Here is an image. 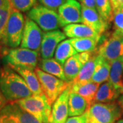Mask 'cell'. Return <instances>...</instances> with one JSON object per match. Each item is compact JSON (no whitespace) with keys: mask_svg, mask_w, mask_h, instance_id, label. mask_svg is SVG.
<instances>
[{"mask_svg":"<svg viewBox=\"0 0 123 123\" xmlns=\"http://www.w3.org/2000/svg\"><path fill=\"white\" fill-rule=\"evenodd\" d=\"M15 102L42 123L47 122L51 114V105L44 94L40 95L33 94Z\"/></svg>","mask_w":123,"mask_h":123,"instance_id":"3","label":"cell"},{"mask_svg":"<svg viewBox=\"0 0 123 123\" xmlns=\"http://www.w3.org/2000/svg\"><path fill=\"white\" fill-rule=\"evenodd\" d=\"M118 105L119 107H120V109L122 110V111L123 112V95H122L121 97H120L118 98Z\"/></svg>","mask_w":123,"mask_h":123,"instance_id":"36","label":"cell"},{"mask_svg":"<svg viewBox=\"0 0 123 123\" xmlns=\"http://www.w3.org/2000/svg\"><path fill=\"white\" fill-rule=\"evenodd\" d=\"M34 70L39 79L43 92L51 105L68 87L70 84L55 76L49 75L40 70L39 68H36Z\"/></svg>","mask_w":123,"mask_h":123,"instance_id":"5","label":"cell"},{"mask_svg":"<svg viewBox=\"0 0 123 123\" xmlns=\"http://www.w3.org/2000/svg\"><path fill=\"white\" fill-rule=\"evenodd\" d=\"M70 40L76 51L79 53L97 51V45L101 41V40L94 38H71Z\"/></svg>","mask_w":123,"mask_h":123,"instance_id":"26","label":"cell"},{"mask_svg":"<svg viewBox=\"0 0 123 123\" xmlns=\"http://www.w3.org/2000/svg\"><path fill=\"white\" fill-rule=\"evenodd\" d=\"M100 55L97 53V51L86 63L82 66L78 75L70 84H86L91 81V79L96 69Z\"/></svg>","mask_w":123,"mask_h":123,"instance_id":"17","label":"cell"},{"mask_svg":"<svg viewBox=\"0 0 123 123\" xmlns=\"http://www.w3.org/2000/svg\"><path fill=\"white\" fill-rule=\"evenodd\" d=\"M79 1L81 5V6H84L88 8L97 10L96 0H79Z\"/></svg>","mask_w":123,"mask_h":123,"instance_id":"34","label":"cell"},{"mask_svg":"<svg viewBox=\"0 0 123 123\" xmlns=\"http://www.w3.org/2000/svg\"><path fill=\"white\" fill-rule=\"evenodd\" d=\"M62 27L82 23V7L76 0H66L57 10Z\"/></svg>","mask_w":123,"mask_h":123,"instance_id":"11","label":"cell"},{"mask_svg":"<svg viewBox=\"0 0 123 123\" xmlns=\"http://www.w3.org/2000/svg\"><path fill=\"white\" fill-rule=\"evenodd\" d=\"M116 123H123V119L118 120V122H117Z\"/></svg>","mask_w":123,"mask_h":123,"instance_id":"38","label":"cell"},{"mask_svg":"<svg viewBox=\"0 0 123 123\" xmlns=\"http://www.w3.org/2000/svg\"><path fill=\"white\" fill-rule=\"evenodd\" d=\"M115 30L123 32V10H119L113 14V20Z\"/></svg>","mask_w":123,"mask_h":123,"instance_id":"31","label":"cell"},{"mask_svg":"<svg viewBox=\"0 0 123 123\" xmlns=\"http://www.w3.org/2000/svg\"><path fill=\"white\" fill-rule=\"evenodd\" d=\"M97 10L103 19L110 23L113 20V12L110 0H96Z\"/></svg>","mask_w":123,"mask_h":123,"instance_id":"27","label":"cell"},{"mask_svg":"<svg viewBox=\"0 0 123 123\" xmlns=\"http://www.w3.org/2000/svg\"><path fill=\"white\" fill-rule=\"evenodd\" d=\"M77 54L70 43V39L64 40L57 46L54 54L55 59L62 65L64 64L70 57Z\"/></svg>","mask_w":123,"mask_h":123,"instance_id":"25","label":"cell"},{"mask_svg":"<svg viewBox=\"0 0 123 123\" xmlns=\"http://www.w3.org/2000/svg\"><path fill=\"white\" fill-rule=\"evenodd\" d=\"M19 75L22 77L25 80V83L30 88L31 92L34 95H40L43 92L41 88L38 77L36 73L35 70L30 69L27 68L18 67V66H10Z\"/></svg>","mask_w":123,"mask_h":123,"instance_id":"16","label":"cell"},{"mask_svg":"<svg viewBox=\"0 0 123 123\" xmlns=\"http://www.w3.org/2000/svg\"><path fill=\"white\" fill-rule=\"evenodd\" d=\"M39 2L44 7L56 11L66 0H38Z\"/></svg>","mask_w":123,"mask_h":123,"instance_id":"30","label":"cell"},{"mask_svg":"<svg viewBox=\"0 0 123 123\" xmlns=\"http://www.w3.org/2000/svg\"><path fill=\"white\" fill-rule=\"evenodd\" d=\"M82 7V23L99 35L103 36L109 27V23L103 19L97 10Z\"/></svg>","mask_w":123,"mask_h":123,"instance_id":"14","label":"cell"},{"mask_svg":"<svg viewBox=\"0 0 123 123\" xmlns=\"http://www.w3.org/2000/svg\"><path fill=\"white\" fill-rule=\"evenodd\" d=\"M10 3L13 9L25 12L36 6V0H10Z\"/></svg>","mask_w":123,"mask_h":123,"instance_id":"29","label":"cell"},{"mask_svg":"<svg viewBox=\"0 0 123 123\" xmlns=\"http://www.w3.org/2000/svg\"><path fill=\"white\" fill-rule=\"evenodd\" d=\"M38 68L40 70L48 73L49 75L55 76L59 79L66 81V77L64 73V68L61 64H60L55 59L53 58L42 59L40 62Z\"/></svg>","mask_w":123,"mask_h":123,"instance_id":"22","label":"cell"},{"mask_svg":"<svg viewBox=\"0 0 123 123\" xmlns=\"http://www.w3.org/2000/svg\"><path fill=\"white\" fill-rule=\"evenodd\" d=\"M83 64L79 60L78 53L70 57L65 62L63 68L66 81L68 83H71L76 78Z\"/></svg>","mask_w":123,"mask_h":123,"instance_id":"23","label":"cell"},{"mask_svg":"<svg viewBox=\"0 0 123 123\" xmlns=\"http://www.w3.org/2000/svg\"><path fill=\"white\" fill-rule=\"evenodd\" d=\"M63 32L66 36L71 38H94L102 40L103 36L99 35L95 31L84 24L73 23L69 24L63 27Z\"/></svg>","mask_w":123,"mask_h":123,"instance_id":"15","label":"cell"},{"mask_svg":"<svg viewBox=\"0 0 123 123\" xmlns=\"http://www.w3.org/2000/svg\"><path fill=\"white\" fill-rule=\"evenodd\" d=\"M97 53L107 61L123 58V32L115 30L108 38L102 42Z\"/></svg>","mask_w":123,"mask_h":123,"instance_id":"8","label":"cell"},{"mask_svg":"<svg viewBox=\"0 0 123 123\" xmlns=\"http://www.w3.org/2000/svg\"><path fill=\"white\" fill-rule=\"evenodd\" d=\"M12 9V8L10 4L4 7H0V40L1 41H2L4 39L6 27L10 14L11 13Z\"/></svg>","mask_w":123,"mask_h":123,"instance_id":"28","label":"cell"},{"mask_svg":"<svg viewBox=\"0 0 123 123\" xmlns=\"http://www.w3.org/2000/svg\"><path fill=\"white\" fill-rule=\"evenodd\" d=\"M27 17L35 22L44 31L57 30L62 27L59 14L56 11L42 5H36L27 12Z\"/></svg>","mask_w":123,"mask_h":123,"instance_id":"4","label":"cell"},{"mask_svg":"<svg viewBox=\"0 0 123 123\" xmlns=\"http://www.w3.org/2000/svg\"><path fill=\"white\" fill-rule=\"evenodd\" d=\"M0 123H42L14 101L0 111Z\"/></svg>","mask_w":123,"mask_h":123,"instance_id":"9","label":"cell"},{"mask_svg":"<svg viewBox=\"0 0 123 123\" xmlns=\"http://www.w3.org/2000/svg\"><path fill=\"white\" fill-rule=\"evenodd\" d=\"M110 68L111 65L110 62L107 61L100 55L99 60L96 66V69L92 76L91 81L98 84L108 81L110 78Z\"/></svg>","mask_w":123,"mask_h":123,"instance_id":"24","label":"cell"},{"mask_svg":"<svg viewBox=\"0 0 123 123\" xmlns=\"http://www.w3.org/2000/svg\"><path fill=\"white\" fill-rule=\"evenodd\" d=\"M88 123H115L122 116V110L114 103H94L85 112Z\"/></svg>","mask_w":123,"mask_h":123,"instance_id":"2","label":"cell"},{"mask_svg":"<svg viewBox=\"0 0 123 123\" xmlns=\"http://www.w3.org/2000/svg\"><path fill=\"white\" fill-rule=\"evenodd\" d=\"M39 51L25 48L11 49L8 51L3 61L9 66H18L34 70L39 60Z\"/></svg>","mask_w":123,"mask_h":123,"instance_id":"7","label":"cell"},{"mask_svg":"<svg viewBox=\"0 0 123 123\" xmlns=\"http://www.w3.org/2000/svg\"><path fill=\"white\" fill-rule=\"evenodd\" d=\"M66 37L64 33L59 30L43 33L40 45V55L42 58H52L57 46L65 40Z\"/></svg>","mask_w":123,"mask_h":123,"instance_id":"12","label":"cell"},{"mask_svg":"<svg viewBox=\"0 0 123 123\" xmlns=\"http://www.w3.org/2000/svg\"></svg>","mask_w":123,"mask_h":123,"instance_id":"40","label":"cell"},{"mask_svg":"<svg viewBox=\"0 0 123 123\" xmlns=\"http://www.w3.org/2000/svg\"><path fill=\"white\" fill-rule=\"evenodd\" d=\"M120 94V92L108 81L99 86L95 96L94 103H111L118 98Z\"/></svg>","mask_w":123,"mask_h":123,"instance_id":"21","label":"cell"},{"mask_svg":"<svg viewBox=\"0 0 123 123\" xmlns=\"http://www.w3.org/2000/svg\"><path fill=\"white\" fill-rule=\"evenodd\" d=\"M89 107L86 99L75 92L70 91L68 98V116L70 117L83 115Z\"/></svg>","mask_w":123,"mask_h":123,"instance_id":"20","label":"cell"},{"mask_svg":"<svg viewBox=\"0 0 123 123\" xmlns=\"http://www.w3.org/2000/svg\"><path fill=\"white\" fill-rule=\"evenodd\" d=\"M70 84V83H69ZM70 92V85L62 92L54 102L51 109V114L49 120L53 123H65L68 116V98Z\"/></svg>","mask_w":123,"mask_h":123,"instance_id":"13","label":"cell"},{"mask_svg":"<svg viewBox=\"0 0 123 123\" xmlns=\"http://www.w3.org/2000/svg\"><path fill=\"white\" fill-rule=\"evenodd\" d=\"M9 4H10V0H0V7L6 6Z\"/></svg>","mask_w":123,"mask_h":123,"instance_id":"37","label":"cell"},{"mask_svg":"<svg viewBox=\"0 0 123 123\" xmlns=\"http://www.w3.org/2000/svg\"><path fill=\"white\" fill-rule=\"evenodd\" d=\"M53 123L52 122H51V121H49V120H48L47 122H46V123Z\"/></svg>","mask_w":123,"mask_h":123,"instance_id":"39","label":"cell"},{"mask_svg":"<svg viewBox=\"0 0 123 123\" xmlns=\"http://www.w3.org/2000/svg\"><path fill=\"white\" fill-rule=\"evenodd\" d=\"M110 65L109 81L120 94H123V58L111 62Z\"/></svg>","mask_w":123,"mask_h":123,"instance_id":"19","label":"cell"},{"mask_svg":"<svg viewBox=\"0 0 123 123\" xmlns=\"http://www.w3.org/2000/svg\"><path fill=\"white\" fill-rule=\"evenodd\" d=\"M70 91L81 96L88 102L89 107L94 103V98L100 84L90 81L82 84H70Z\"/></svg>","mask_w":123,"mask_h":123,"instance_id":"18","label":"cell"},{"mask_svg":"<svg viewBox=\"0 0 123 123\" xmlns=\"http://www.w3.org/2000/svg\"><path fill=\"white\" fill-rule=\"evenodd\" d=\"M113 14L123 9V0H110Z\"/></svg>","mask_w":123,"mask_h":123,"instance_id":"33","label":"cell"},{"mask_svg":"<svg viewBox=\"0 0 123 123\" xmlns=\"http://www.w3.org/2000/svg\"><path fill=\"white\" fill-rule=\"evenodd\" d=\"M7 103H8V101L6 99V98L0 90V111L7 104Z\"/></svg>","mask_w":123,"mask_h":123,"instance_id":"35","label":"cell"},{"mask_svg":"<svg viewBox=\"0 0 123 123\" xmlns=\"http://www.w3.org/2000/svg\"><path fill=\"white\" fill-rule=\"evenodd\" d=\"M25 25L23 14L15 9H12L5 30L2 42L12 49L17 48L21 44Z\"/></svg>","mask_w":123,"mask_h":123,"instance_id":"6","label":"cell"},{"mask_svg":"<svg viewBox=\"0 0 123 123\" xmlns=\"http://www.w3.org/2000/svg\"><path fill=\"white\" fill-rule=\"evenodd\" d=\"M42 31L35 22L26 17L21 47L39 51L43 35Z\"/></svg>","mask_w":123,"mask_h":123,"instance_id":"10","label":"cell"},{"mask_svg":"<svg viewBox=\"0 0 123 123\" xmlns=\"http://www.w3.org/2000/svg\"><path fill=\"white\" fill-rule=\"evenodd\" d=\"M65 123H88L86 113L78 116H73L66 120Z\"/></svg>","mask_w":123,"mask_h":123,"instance_id":"32","label":"cell"},{"mask_svg":"<svg viewBox=\"0 0 123 123\" xmlns=\"http://www.w3.org/2000/svg\"><path fill=\"white\" fill-rule=\"evenodd\" d=\"M0 90L9 103L33 95L22 77L8 66L0 70Z\"/></svg>","mask_w":123,"mask_h":123,"instance_id":"1","label":"cell"}]
</instances>
